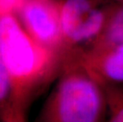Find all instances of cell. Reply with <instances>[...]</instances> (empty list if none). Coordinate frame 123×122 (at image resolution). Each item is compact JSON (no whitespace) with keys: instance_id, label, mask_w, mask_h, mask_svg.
<instances>
[{"instance_id":"obj_1","label":"cell","mask_w":123,"mask_h":122,"mask_svg":"<svg viewBox=\"0 0 123 122\" xmlns=\"http://www.w3.org/2000/svg\"><path fill=\"white\" fill-rule=\"evenodd\" d=\"M0 56L11 90L9 121H23L30 101L56 71L59 52L39 44L8 14L0 17Z\"/></svg>"},{"instance_id":"obj_2","label":"cell","mask_w":123,"mask_h":122,"mask_svg":"<svg viewBox=\"0 0 123 122\" xmlns=\"http://www.w3.org/2000/svg\"><path fill=\"white\" fill-rule=\"evenodd\" d=\"M98 81L83 63H70L44 109L41 120L93 122L101 118L104 99Z\"/></svg>"},{"instance_id":"obj_3","label":"cell","mask_w":123,"mask_h":122,"mask_svg":"<svg viewBox=\"0 0 123 122\" xmlns=\"http://www.w3.org/2000/svg\"><path fill=\"white\" fill-rule=\"evenodd\" d=\"M61 12L58 0H24L18 14L31 37L43 46L58 52L63 45Z\"/></svg>"},{"instance_id":"obj_4","label":"cell","mask_w":123,"mask_h":122,"mask_svg":"<svg viewBox=\"0 0 123 122\" xmlns=\"http://www.w3.org/2000/svg\"><path fill=\"white\" fill-rule=\"evenodd\" d=\"M105 16L90 0H66L61 4V21L64 42L76 43L95 37L104 24Z\"/></svg>"},{"instance_id":"obj_5","label":"cell","mask_w":123,"mask_h":122,"mask_svg":"<svg viewBox=\"0 0 123 122\" xmlns=\"http://www.w3.org/2000/svg\"><path fill=\"white\" fill-rule=\"evenodd\" d=\"M117 44H123V9L111 19L106 29L105 37L97 46L112 47Z\"/></svg>"},{"instance_id":"obj_6","label":"cell","mask_w":123,"mask_h":122,"mask_svg":"<svg viewBox=\"0 0 123 122\" xmlns=\"http://www.w3.org/2000/svg\"><path fill=\"white\" fill-rule=\"evenodd\" d=\"M10 79L0 56V121H9L10 105Z\"/></svg>"},{"instance_id":"obj_7","label":"cell","mask_w":123,"mask_h":122,"mask_svg":"<svg viewBox=\"0 0 123 122\" xmlns=\"http://www.w3.org/2000/svg\"><path fill=\"white\" fill-rule=\"evenodd\" d=\"M111 101L112 121L123 122V95L120 93L112 94Z\"/></svg>"},{"instance_id":"obj_8","label":"cell","mask_w":123,"mask_h":122,"mask_svg":"<svg viewBox=\"0 0 123 122\" xmlns=\"http://www.w3.org/2000/svg\"><path fill=\"white\" fill-rule=\"evenodd\" d=\"M24 0H0V17L18 13Z\"/></svg>"}]
</instances>
